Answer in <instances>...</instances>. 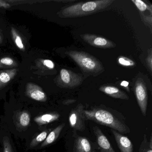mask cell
I'll list each match as a JSON object with an SVG mask.
<instances>
[{"label":"cell","instance_id":"cell-15","mask_svg":"<svg viewBox=\"0 0 152 152\" xmlns=\"http://www.w3.org/2000/svg\"><path fill=\"white\" fill-rule=\"evenodd\" d=\"M65 125V124L64 123L62 124L52 130L42 144L41 147L47 146L55 142L59 137L60 132L64 127Z\"/></svg>","mask_w":152,"mask_h":152},{"label":"cell","instance_id":"cell-20","mask_svg":"<svg viewBox=\"0 0 152 152\" xmlns=\"http://www.w3.org/2000/svg\"><path fill=\"white\" fill-rule=\"evenodd\" d=\"M132 1L134 3L140 12H144L148 10L150 12L151 15H152V6L151 4L149 5H147L145 2L140 0H132Z\"/></svg>","mask_w":152,"mask_h":152},{"label":"cell","instance_id":"cell-18","mask_svg":"<svg viewBox=\"0 0 152 152\" xmlns=\"http://www.w3.org/2000/svg\"><path fill=\"white\" fill-rule=\"evenodd\" d=\"M17 66L16 62L11 58L6 57L0 59V68H12Z\"/></svg>","mask_w":152,"mask_h":152},{"label":"cell","instance_id":"cell-24","mask_svg":"<svg viewBox=\"0 0 152 152\" xmlns=\"http://www.w3.org/2000/svg\"><path fill=\"white\" fill-rule=\"evenodd\" d=\"M141 19L145 25L147 26L150 28V31L152 32V15H145L144 14H140Z\"/></svg>","mask_w":152,"mask_h":152},{"label":"cell","instance_id":"cell-17","mask_svg":"<svg viewBox=\"0 0 152 152\" xmlns=\"http://www.w3.org/2000/svg\"><path fill=\"white\" fill-rule=\"evenodd\" d=\"M30 114L26 111L21 112L18 116V122L21 127H27L30 124Z\"/></svg>","mask_w":152,"mask_h":152},{"label":"cell","instance_id":"cell-7","mask_svg":"<svg viewBox=\"0 0 152 152\" xmlns=\"http://www.w3.org/2000/svg\"><path fill=\"white\" fill-rule=\"evenodd\" d=\"M80 37L86 43L95 48H112L116 46V44L110 40L96 34H81Z\"/></svg>","mask_w":152,"mask_h":152},{"label":"cell","instance_id":"cell-8","mask_svg":"<svg viewBox=\"0 0 152 152\" xmlns=\"http://www.w3.org/2000/svg\"><path fill=\"white\" fill-rule=\"evenodd\" d=\"M26 94L30 98L40 102H45L48 99L42 88L32 83H28L26 84Z\"/></svg>","mask_w":152,"mask_h":152},{"label":"cell","instance_id":"cell-1","mask_svg":"<svg viewBox=\"0 0 152 152\" xmlns=\"http://www.w3.org/2000/svg\"><path fill=\"white\" fill-rule=\"evenodd\" d=\"M114 0H99L79 2L67 6L59 13L60 17L75 18L89 15L107 8Z\"/></svg>","mask_w":152,"mask_h":152},{"label":"cell","instance_id":"cell-21","mask_svg":"<svg viewBox=\"0 0 152 152\" xmlns=\"http://www.w3.org/2000/svg\"><path fill=\"white\" fill-rule=\"evenodd\" d=\"M48 133V131H44L38 135L36 137L34 138L30 144V147L33 148L36 146L39 143L44 141L46 139Z\"/></svg>","mask_w":152,"mask_h":152},{"label":"cell","instance_id":"cell-3","mask_svg":"<svg viewBox=\"0 0 152 152\" xmlns=\"http://www.w3.org/2000/svg\"><path fill=\"white\" fill-rule=\"evenodd\" d=\"M66 54L79 66L83 72L87 75H99L104 68L101 62L90 54L83 51L70 50Z\"/></svg>","mask_w":152,"mask_h":152},{"label":"cell","instance_id":"cell-2","mask_svg":"<svg viewBox=\"0 0 152 152\" xmlns=\"http://www.w3.org/2000/svg\"><path fill=\"white\" fill-rule=\"evenodd\" d=\"M83 113L85 120L93 121L99 124L110 127L120 133L130 132L128 126L107 110L94 108L84 110Z\"/></svg>","mask_w":152,"mask_h":152},{"label":"cell","instance_id":"cell-13","mask_svg":"<svg viewBox=\"0 0 152 152\" xmlns=\"http://www.w3.org/2000/svg\"><path fill=\"white\" fill-rule=\"evenodd\" d=\"M60 117V115L57 113H50L37 116L34 121L39 125H44L57 121Z\"/></svg>","mask_w":152,"mask_h":152},{"label":"cell","instance_id":"cell-19","mask_svg":"<svg viewBox=\"0 0 152 152\" xmlns=\"http://www.w3.org/2000/svg\"><path fill=\"white\" fill-rule=\"evenodd\" d=\"M138 152H152V140L151 137L148 142L147 139L146 135L144 134V139L141 144Z\"/></svg>","mask_w":152,"mask_h":152},{"label":"cell","instance_id":"cell-25","mask_svg":"<svg viewBox=\"0 0 152 152\" xmlns=\"http://www.w3.org/2000/svg\"><path fill=\"white\" fill-rule=\"evenodd\" d=\"M40 61L42 65L45 66L47 69L52 70L55 68V64L50 59H41Z\"/></svg>","mask_w":152,"mask_h":152},{"label":"cell","instance_id":"cell-27","mask_svg":"<svg viewBox=\"0 0 152 152\" xmlns=\"http://www.w3.org/2000/svg\"><path fill=\"white\" fill-rule=\"evenodd\" d=\"M120 85L121 87H122L123 88H124V89H125L127 91H128V92H130V89L129 88V83L128 82V81H123L121 82L120 83Z\"/></svg>","mask_w":152,"mask_h":152},{"label":"cell","instance_id":"cell-9","mask_svg":"<svg viewBox=\"0 0 152 152\" xmlns=\"http://www.w3.org/2000/svg\"><path fill=\"white\" fill-rule=\"evenodd\" d=\"M112 132L121 152H133V145L128 137L122 135L115 130L112 129Z\"/></svg>","mask_w":152,"mask_h":152},{"label":"cell","instance_id":"cell-11","mask_svg":"<svg viewBox=\"0 0 152 152\" xmlns=\"http://www.w3.org/2000/svg\"><path fill=\"white\" fill-rule=\"evenodd\" d=\"M99 90L108 96L115 99L128 100V95L121 90L112 85H103L99 88Z\"/></svg>","mask_w":152,"mask_h":152},{"label":"cell","instance_id":"cell-22","mask_svg":"<svg viewBox=\"0 0 152 152\" xmlns=\"http://www.w3.org/2000/svg\"><path fill=\"white\" fill-rule=\"evenodd\" d=\"M118 62L121 65L124 66H133L135 65V63L131 59L125 57L120 56L118 58Z\"/></svg>","mask_w":152,"mask_h":152},{"label":"cell","instance_id":"cell-23","mask_svg":"<svg viewBox=\"0 0 152 152\" xmlns=\"http://www.w3.org/2000/svg\"><path fill=\"white\" fill-rule=\"evenodd\" d=\"M3 152H14L13 147L10 143V139L7 136H5L3 138Z\"/></svg>","mask_w":152,"mask_h":152},{"label":"cell","instance_id":"cell-10","mask_svg":"<svg viewBox=\"0 0 152 152\" xmlns=\"http://www.w3.org/2000/svg\"><path fill=\"white\" fill-rule=\"evenodd\" d=\"M93 129L96 137L98 145L100 148L101 152H115L107 138L100 129L97 126H95Z\"/></svg>","mask_w":152,"mask_h":152},{"label":"cell","instance_id":"cell-6","mask_svg":"<svg viewBox=\"0 0 152 152\" xmlns=\"http://www.w3.org/2000/svg\"><path fill=\"white\" fill-rule=\"evenodd\" d=\"M84 107L80 104L73 108L69 115V121L70 126L77 130L83 131L85 129V118L83 115Z\"/></svg>","mask_w":152,"mask_h":152},{"label":"cell","instance_id":"cell-12","mask_svg":"<svg viewBox=\"0 0 152 152\" xmlns=\"http://www.w3.org/2000/svg\"><path fill=\"white\" fill-rule=\"evenodd\" d=\"M18 71L16 68L0 71V89L6 86L15 78Z\"/></svg>","mask_w":152,"mask_h":152},{"label":"cell","instance_id":"cell-29","mask_svg":"<svg viewBox=\"0 0 152 152\" xmlns=\"http://www.w3.org/2000/svg\"><path fill=\"white\" fill-rule=\"evenodd\" d=\"M76 100L75 99H68L64 100L63 102V104L65 105H69L73 103H75Z\"/></svg>","mask_w":152,"mask_h":152},{"label":"cell","instance_id":"cell-4","mask_svg":"<svg viewBox=\"0 0 152 152\" xmlns=\"http://www.w3.org/2000/svg\"><path fill=\"white\" fill-rule=\"evenodd\" d=\"M83 80L82 75L63 68L60 70L57 82L61 88H74L81 84Z\"/></svg>","mask_w":152,"mask_h":152},{"label":"cell","instance_id":"cell-28","mask_svg":"<svg viewBox=\"0 0 152 152\" xmlns=\"http://www.w3.org/2000/svg\"><path fill=\"white\" fill-rule=\"evenodd\" d=\"M11 6L9 3H7L5 1H0V8H9Z\"/></svg>","mask_w":152,"mask_h":152},{"label":"cell","instance_id":"cell-5","mask_svg":"<svg viewBox=\"0 0 152 152\" xmlns=\"http://www.w3.org/2000/svg\"><path fill=\"white\" fill-rule=\"evenodd\" d=\"M134 92L141 113L144 116H146L148 105L147 90L146 85L142 78H138L135 81Z\"/></svg>","mask_w":152,"mask_h":152},{"label":"cell","instance_id":"cell-16","mask_svg":"<svg viewBox=\"0 0 152 152\" xmlns=\"http://www.w3.org/2000/svg\"><path fill=\"white\" fill-rule=\"evenodd\" d=\"M11 32L12 38L16 47L20 50L24 51L25 50V47L21 36L13 27L11 28Z\"/></svg>","mask_w":152,"mask_h":152},{"label":"cell","instance_id":"cell-26","mask_svg":"<svg viewBox=\"0 0 152 152\" xmlns=\"http://www.w3.org/2000/svg\"><path fill=\"white\" fill-rule=\"evenodd\" d=\"M152 49H150L148 50V54L146 58V63L150 73H152Z\"/></svg>","mask_w":152,"mask_h":152},{"label":"cell","instance_id":"cell-14","mask_svg":"<svg viewBox=\"0 0 152 152\" xmlns=\"http://www.w3.org/2000/svg\"><path fill=\"white\" fill-rule=\"evenodd\" d=\"M75 147L76 152H92L89 141L84 137H79L76 138Z\"/></svg>","mask_w":152,"mask_h":152},{"label":"cell","instance_id":"cell-30","mask_svg":"<svg viewBox=\"0 0 152 152\" xmlns=\"http://www.w3.org/2000/svg\"><path fill=\"white\" fill-rule=\"evenodd\" d=\"M0 42H1V37H0Z\"/></svg>","mask_w":152,"mask_h":152}]
</instances>
